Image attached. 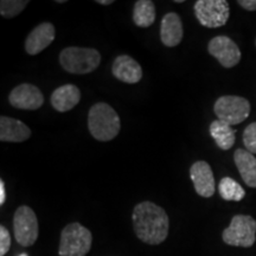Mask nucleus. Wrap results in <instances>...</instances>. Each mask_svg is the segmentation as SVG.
Instances as JSON below:
<instances>
[{
    "mask_svg": "<svg viewBox=\"0 0 256 256\" xmlns=\"http://www.w3.org/2000/svg\"><path fill=\"white\" fill-rule=\"evenodd\" d=\"M133 229L136 238L150 246H159L168 238L170 220L162 206L150 200L134 206L132 214Z\"/></svg>",
    "mask_w": 256,
    "mask_h": 256,
    "instance_id": "obj_1",
    "label": "nucleus"
},
{
    "mask_svg": "<svg viewBox=\"0 0 256 256\" xmlns=\"http://www.w3.org/2000/svg\"><path fill=\"white\" fill-rule=\"evenodd\" d=\"M121 121L116 110L106 102L92 104L88 112V130L98 142H110L119 136Z\"/></svg>",
    "mask_w": 256,
    "mask_h": 256,
    "instance_id": "obj_2",
    "label": "nucleus"
},
{
    "mask_svg": "<svg viewBox=\"0 0 256 256\" xmlns=\"http://www.w3.org/2000/svg\"><path fill=\"white\" fill-rule=\"evenodd\" d=\"M101 63V55L92 48L69 46L60 51V66L70 74L86 75L94 72Z\"/></svg>",
    "mask_w": 256,
    "mask_h": 256,
    "instance_id": "obj_3",
    "label": "nucleus"
},
{
    "mask_svg": "<svg viewBox=\"0 0 256 256\" xmlns=\"http://www.w3.org/2000/svg\"><path fill=\"white\" fill-rule=\"evenodd\" d=\"M92 234L78 222L69 223L60 232V256H86L90 252Z\"/></svg>",
    "mask_w": 256,
    "mask_h": 256,
    "instance_id": "obj_4",
    "label": "nucleus"
},
{
    "mask_svg": "<svg viewBox=\"0 0 256 256\" xmlns=\"http://www.w3.org/2000/svg\"><path fill=\"white\" fill-rule=\"evenodd\" d=\"M222 240L232 247L250 248L256 241V220L249 215H236L223 230Z\"/></svg>",
    "mask_w": 256,
    "mask_h": 256,
    "instance_id": "obj_5",
    "label": "nucleus"
},
{
    "mask_svg": "<svg viewBox=\"0 0 256 256\" xmlns=\"http://www.w3.org/2000/svg\"><path fill=\"white\" fill-rule=\"evenodd\" d=\"M250 110V104L247 98L235 95L220 96L214 104V112L218 120L230 126H235L247 120Z\"/></svg>",
    "mask_w": 256,
    "mask_h": 256,
    "instance_id": "obj_6",
    "label": "nucleus"
},
{
    "mask_svg": "<svg viewBox=\"0 0 256 256\" xmlns=\"http://www.w3.org/2000/svg\"><path fill=\"white\" fill-rule=\"evenodd\" d=\"M14 238L22 247H31L40 235V224L36 212L28 206H22L14 215Z\"/></svg>",
    "mask_w": 256,
    "mask_h": 256,
    "instance_id": "obj_7",
    "label": "nucleus"
},
{
    "mask_svg": "<svg viewBox=\"0 0 256 256\" xmlns=\"http://www.w3.org/2000/svg\"><path fill=\"white\" fill-rule=\"evenodd\" d=\"M194 10L202 26L209 28L226 25L230 16L229 2L226 0H197Z\"/></svg>",
    "mask_w": 256,
    "mask_h": 256,
    "instance_id": "obj_8",
    "label": "nucleus"
},
{
    "mask_svg": "<svg viewBox=\"0 0 256 256\" xmlns=\"http://www.w3.org/2000/svg\"><path fill=\"white\" fill-rule=\"evenodd\" d=\"M208 51L218 60L223 68H234L241 60V50L228 36H216L208 44Z\"/></svg>",
    "mask_w": 256,
    "mask_h": 256,
    "instance_id": "obj_9",
    "label": "nucleus"
},
{
    "mask_svg": "<svg viewBox=\"0 0 256 256\" xmlns=\"http://www.w3.org/2000/svg\"><path fill=\"white\" fill-rule=\"evenodd\" d=\"M8 102L17 110H37L44 104V96L36 86L31 83H22L10 92Z\"/></svg>",
    "mask_w": 256,
    "mask_h": 256,
    "instance_id": "obj_10",
    "label": "nucleus"
},
{
    "mask_svg": "<svg viewBox=\"0 0 256 256\" xmlns=\"http://www.w3.org/2000/svg\"><path fill=\"white\" fill-rule=\"evenodd\" d=\"M190 177L194 183V191L198 196L210 198L215 194V177L211 166L204 160H200L192 164L190 168Z\"/></svg>",
    "mask_w": 256,
    "mask_h": 256,
    "instance_id": "obj_11",
    "label": "nucleus"
},
{
    "mask_svg": "<svg viewBox=\"0 0 256 256\" xmlns=\"http://www.w3.org/2000/svg\"><path fill=\"white\" fill-rule=\"evenodd\" d=\"M56 37V30L52 23L38 24L25 40V51L28 55L34 56L46 50Z\"/></svg>",
    "mask_w": 256,
    "mask_h": 256,
    "instance_id": "obj_12",
    "label": "nucleus"
},
{
    "mask_svg": "<svg viewBox=\"0 0 256 256\" xmlns=\"http://www.w3.org/2000/svg\"><path fill=\"white\" fill-rule=\"evenodd\" d=\"M112 74L121 82L134 84L142 78V68L133 57L120 55L112 64Z\"/></svg>",
    "mask_w": 256,
    "mask_h": 256,
    "instance_id": "obj_13",
    "label": "nucleus"
},
{
    "mask_svg": "<svg viewBox=\"0 0 256 256\" xmlns=\"http://www.w3.org/2000/svg\"><path fill=\"white\" fill-rule=\"evenodd\" d=\"M184 37V28L179 14L176 12H168L162 19L160 23V40L168 48H174L180 44Z\"/></svg>",
    "mask_w": 256,
    "mask_h": 256,
    "instance_id": "obj_14",
    "label": "nucleus"
},
{
    "mask_svg": "<svg viewBox=\"0 0 256 256\" xmlns=\"http://www.w3.org/2000/svg\"><path fill=\"white\" fill-rule=\"evenodd\" d=\"M81 101V90L78 86L66 83L58 87L51 94V106L60 113L72 110Z\"/></svg>",
    "mask_w": 256,
    "mask_h": 256,
    "instance_id": "obj_15",
    "label": "nucleus"
},
{
    "mask_svg": "<svg viewBox=\"0 0 256 256\" xmlns=\"http://www.w3.org/2000/svg\"><path fill=\"white\" fill-rule=\"evenodd\" d=\"M31 130L23 121L14 118H0V140L2 142H23L31 136Z\"/></svg>",
    "mask_w": 256,
    "mask_h": 256,
    "instance_id": "obj_16",
    "label": "nucleus"
},
{
    "mask_svg": "<svg viewBox=\"0 0 256 256\" xmlns=\"http://www.w3.org/2000/svg\"><path fill=\"white\" fill-rule=\"evenodd\" d=\"M236 168L249 188H256V158L247 150L238 148L234 153Z\"/></svg>",
    "mask_w": 256,
    "mask_h": 256,
    "instance_id": "obj_17",
    "label": "nucleus"
},
{
    "mask_svg": "<svg viewBox=\"0 0 256 256\" xmlns=\"http://www.w3.org/2000/svg\"><path fill=\"white\" fill-rule=\"evenodd\" d=\"M209 130L217 146L223 151H228L235 144L236 130H232L230 124L217 119L210 124Z\"/></svg>",
    "mask_w": 256,
    "mask_h": 256,
    "instance_id": "obj_18",
    "label": "nucleus"
},
{
    "mask_svg": "<svg viewBox=\"0 0 256 256\" xmlns=\"http://www.w3.org/2000/svg\"><path fill=\"white\" fill-rule=\"evenodd\" d=\"M156 20V5L151 0H138L133 8V22L139 28H150Z\"/></svg>",
    "mask_w": 256,
    "mask_h": 256,
    "instance_id": "obj_19",
    "label": "nucleus"
},
{
    "mask_svg": "<svg viewBox=\"0 0 256 256\" xmlns=\"http://www.w3.org/2000/svg\"><path fill=\"white\" fill-rule=\"evenodd\" d=\"M220 196L224 200L228 202H241L246 196V191L238 182L230 177L220 179L218 184Z\"/></svg>",
    "mask_w": 256,
    "mask_h": 256,
    "instance_id": "obj_20",
    "label": "nucleus"
},
{
    "mask_svg": "<svg viewBox=\"0 0 256 256\" xmlns=\"http://www.w3.org/2000/svg\"><path fill=\"white\" fill-rule=\"evenodd\" d=\"M28 4V0H2V2H0V14L6 19L14 18L24 11Z\"/></svg>",
    "mask_w": 256,
    "mask_h": 256,
    "instance_id": "obj_21",
    "label": "nucleus"
},
{
    "mask_svg": "<svg viewBox=\"0 0 256 256\" xmlns=\"http://www.w3.org/2000/svg\"><path fill=\"white\" fill-rule=\"evenodd\" d=\"M243 144L248 152L256 154V122H252L243 132Z\"/></svg>",
    "mask_w": 256,
    "mask_h": 256,
    "instance_id": "obj_22",
    "label": "nucleus"
},
{
    "mask_svg": "<svg viewBox=\"0 0 256 256\" xmlns=\"http://www.w3.org/2000/svg\"><path fill=\"white\" fill-rule=\"evenodd\" d=\"M11 248V235L5 226H0V256H5Z\"/></svg>",
    "mask_w": 256,
    "mask_h": 256,
    "instance_id": "obj_23",
    "label": "nucleus"
},
{
    "mask_svg": "<svg viewBox=\"0 0 256 256\" xmlns=\"http://www.w3.org/2000/svg\"><path fill=\"white\" fill-rule=\"evenodd\" d=\"M238 4L247 11H256V0H238Z\"/></svg>",
    "mask_w": 256,
    "mask_h": 256,
    "instance_id": "obj_24",
    "label": "nucleus"
},
{
    "mask_svg": "<svg viewBox=\"0 0 256 256\" xmlns=\"http://www.w3.org/2000/svg\"><path fill=\"white\" fill-rule=\"evenodd\" d=\"M6 200V191H5V183L2 179H0V206H4Z\"/></svg>",
    "mask_w": 256,
    "mask_h": 256,
    "instance_id": "obj_25",
    "label": "nucleus"
},
{
    "mask_svg": "<svg viewBox=\"0 0 256 256\" xmlns=\"http://www.w3.org/2000/svg\"><path fill=\"white\" fill-rule=\"evenodd\" d=\"M96 2L100 5H104V6H107V5H110L113 4V0H96Z\"/></svg>",
    "mask_w": 256,
    "mask_h": 256,
    "instance_id": "obj_26",
    "label": "nucleus"
},
{
    "mask_svg": "<svg viewBox=\"0 0 256 256\" xmlns=\"http://www.w3.org/2000/svg\"><path fill=\"white\" fill-rule=\"evenodd\" d=\"M56 2H58V4H62V2H66V0H57Z\"/></svg>",
    "mask_w": 256,
    "mask_h": 256,
    "instance_id": "obj_27",
    "label": "nucleus"
},
{
    "mask_svg": "<svg viewBox=\"0 0 256 256\" xmlns=\"http://www.w3.org/2000/svg\"><path fill=\"white\" fill-rule=\"evenodd\" d=\"M174 2H179V4H182V2H184V0H174Z\"/></svg>",
    "mask_w": 256,
    "mask_h": 256,
    "instance_id": "obj_28",
    "label": "nucleus"
},
{
    "mask_svg": "<svg viewBox=\"0 0 256 256\" xmlns=\"http://www.w3.org/2000/svg\"><path fill=\"white\" fill-rule=\"evenodd\" d=\"M19 256H28L26 254H22V255H19Z\"/></svg>",
    "mask_w": 256,
    "mask_h": 256,
    "instance_id": "obj_29",
    "label": "nucleus"
}]
</instances>
